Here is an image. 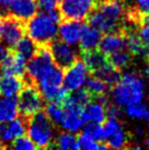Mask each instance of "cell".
I'll use <instances>...</instances> for the list:
<instances>
[{
    "label": "cell",
    "instance_id": "cell-1",
    "mask_svg": "<svg viewBox=\"0 0 149 150\" xmlns=\"http://www.w3.org/2000/svg\"><path fill=\"white\" fill-rule=\"evenodd\" d=\"M87 21L104 34L124 32L127 28L126 9L122 0H98Z\"/></svg>",
    "mask_w": 149,
    "mask_h": 150
},
{
    "label": "cell",
    "instance_id": "cell-33",
    "mask_svg": "<svg viewBox=\"0 0 149 150\" xmlns=\"http://www.w3.org/2000/svg\"><path fill=\"white\" fill-rule=\"evenodd\" d=\"M126 10L138 16H149V0H133L132 7Z\"/></svg>",
    "mask_w": 149,
    "mask_h": 150
},
{
    "label": "cell",
    "instance_id": "cell-10",
    "mask_svg": "<svg viewBox=\"0 0 149 150\" xmlns=\"http://www.w3.org/2000/svg\"><path fill=\"white\" fill-rule=\"evenodd\" d=\"M104 128V142L112 149H123L126 148L128 139L125 132L121 126V122L114 118H106Z\"/></svg>",
    "mask_w": 149,
    "mask_h": 150
},
{
    "label": "cell",
    "instance_id": "cell-23",
    "mask_svg": "<svg viewBox=\"0 0 149 150\" xmlns=\"http://www.w3.org/2000/svg\"><path fill=\"white\" fill-rule=\"evenodd\" d=\"M91 75H94L96 77L101 78L102 80H104L109 84V87L115 86L122 78V74H121L120 69L112 66L110 63L104 65L102 68H100L99 70L95 71L94 74H91Z\"/></svg>",
    "mask_w": 149,
    "mask_h": 150
},
{
    "label": "cell",
    "instance_id": "cell-4",
    "mask_svg": "<svg viewBox=\"0 0 149 150\" xmlns=\"http://www.w3.org/2000/svg\"><path fill=\"white\" fill-rule=\"evenodd\" d=\"M26 124H28L26 134L31 138V140L35 144L36 148L40 149L52 148L56 137L55 125L48 118L45 110H42L32 116L28 117Z\"/></svg>",
    "mask_w": 149,
    "mask_h": 150
},
{
    "label": "cell",
    "instance_id": "cell-18",
    "mask_svg": "<svg viewBox=\"0 0 149 150\" xmlns=\"http://www.w3.org/2000/svg\"><path fill=\"white\" fill-rule=\"evenodd\" d=\"M108 118L106 106L100 101H94L88 103L82 110V120L86 123H99L103 124Z\"/></svg>",
    "mask_w": 149,
    "mask_h": 150
},
{
    "label": "cell",
    "instance_id": "cell-32",
    "mask_svg": "<svg viewBox=\"0 0 149 150\" xmlns=\"http://www.w3.org/2000/svg\"><path fill=\"white\" fill-rule=\"evenodd\" d=\"M9 148H13L16 150H33L36 149V146L29 136H20V137L16 138L11 144Z\"/></svg>",
    "mask_w": 149,
    "mask_h": 150
},
{
    "label": "cell",
    "instance_id": "cell-19",
    "mask_svg": "<svg viewBox=\"0 0 149 150\" xmlns=\"http://www.w3.org/2000/svg\"><path fill=\"white\" fill-rule=\"evenodd\" d=\"M17 96H0V124H6L19 116Z\"/></svg>",
    "mask_w": 149,
    "mask_h": 150
},
{
    "label": "cell",
    "instance_id": "cell-36",
    "mask_svg": "<svg viewBox=\"0 0 149 150\" xmlns=\"http://www.w3.org/2000/svg\"><path fill=\"white\" fill-rule=\"evenodd\" d=\"M10 50H11L10 48H8L4 43L0 41V65H1V63L4 62V59L7 57V55L9 54ZM0 74H1V71H0Z\"/></svg>",
    "mask_w": 149,
    "mask_h": 150
},
{
    "label": "cell",
    "instance_id": "cell-30",
    "mask_svg": "<svg viewBox=\"0 0 149 150\" xmlns=\"http://www.w3.org/2000/svg\"><path fill=\"white\" fill-rule=\"evenodd\" d=\"M126 114L127 116L136 120H146L149 114L148 108H146L145 104H143L141 102L131 104L126 106Z\"/></svg>",
    "mask_w": 149,
    "mask_h": 150
},
{
    "label": "cell",
    "instance_id": "cell-14",
    "mask_svg": "<svg viewBox=\"0 0 149 150\" xmlns=\"http://www.w3.org/2000/svg\"><path fill=\"white\" fill-rule=\"evenodd\" d=\"M37 10V0H13L9 8V14L26 22L36 14Z\"/></svg>",
    "mask_w": 149,
    "mask_h": 150
},
{
    "label": "cell",
    "instance_id": "cell-15",
    "mask_svg": "<svg viewBox=\"0 0 149 150\" xmlns=\"http://www.w3.org/2000/svg\"><path fill=\"white\" fill-rule=\"evenodd\" d=\"M26 63L28 62L24 58H22L20 55H18L14 50H11L0 65L1 75L4 74V75H14L23 77L25 74Z\"/></svg>",
    "mask_w": 149,
    "mask_h": 150
},
{
    "label": "cell",
    "instance_id": "cell-22",
    "mask_svg": "<svg viewBox=\"0 0 149 150\" xmlns=\"http://www.w3.org/2000/svg\"><path fill=\"white\" fill-rule=\"evenodd\" d=\"M38 47L40 46L37 45L33 40H31L29 36H23L12 50H14L18 55H20L22 58H24L28 62L36 54Z\"/></svg>",
    "mask_w": 149,
    "mask_h": 150
},
{
    "label": "cell",
    "instance_id": "cell-29",
    "mask_svg": "<svg viewBox=\"0 0 149 150\" xmlns=\"http://www.w3.org/2000/svg\"><path fill=\"white\" fill-rule=\"evenodd\" d=\"M136 31L144 45L149 48V16H139L136 21Z\"/></svg>",
    "mask_w": 149,
    "mask_h": 150
},
{
    "label": "cell",
    "instance_id": "cell-20",
    "mask_svg": "<svg viewBox=\"0 0 149 150\" xmlns=\"http://www.w3.org/2000/svg\"><path fill=\"white\" fill-rule=\"evenodd\" d=\"M82 59L87 65L90 74H94L95 71H98L100 68L109 63L108 56L103 54L99 48L82 52Z\"/></svg>",
    "mask_w": 149,
    "mask_h": 150
},
{
    "label": "cell",
    "instance_id": "cell-37",
    "mask_svg": "<svg viewBox=\"0 0 149 150\" xmlns=\"http://www.w3.org/2000/svg\"><path fill=\"white\" fill-rule=\"evenodd\" d=\"M146 75H147V77L149 78V66H148V68H147V70H146Z\"/></svg>",
    "mask_w": 149,
    "mask_h": 150
},
{
    "label": "cell",
    "instance_id": "cell-31",
    "mask_svg": "<svg viewBox=\"0 0 149 150\" xmlns=\"http://www.w3.org/2000/svg\"><path fill=\"white\" fill-rule=\"evenodd\" d=\"M83 132L89 134L92 138L100 142H104V128L99 123H86L83 125ZM105 144V142H104Z\"/></svg>",
    "mask_w": 149,
    "mask_h": 150
},
{
    "label": "cell",
    "instance_id": "cell-24",
    "mask_svg": "<svg viewBox=\"0 0 149 150\" xmlns=\"http://www.w3.org/2000/svg\"><path fill=\"white\" fill-rule=\"evenodd\" d=\"M108 88L109 84L104 80L94 75H92L91 77H88L87 81H86V89L91 93L93 99L96 96H102V94H105L108 91Z\"/></svg>",
    "mask_w": 149,
    "mask_h": 150
},
{
    "label": "cell",
    "instance_id": "cell-5",
    "mask_svg": "<svg viewBox=\"0 0 149 150\" xmlns=\"http://www.w3.org/2000/svg\"><path fill=\"white\" fill-rule=\"evenodd\" d=\"M20 116L28 118L45 108V99L34 83H25L18 98Z\"/></svg>",
    "mask_w": 149,
    "mask_h": 150
},
{
    "label": "cell",
    "instance_id": "cell-9",
    "mask_svg": "<svg viewBox=\"0 0 149 150\" xmlns=\"http://www.w3.org/2000/svg\"><path fill=\"white\" fill-rule=\"evenodd\" d=\"M90 71L83 59H78L74 65L65 69L64 74V87L68 91H74L86 84Z\"/></svg>",
    "mask_w": 149,
    "mask_h": 150
},
{
    "label": "cell",
    "instance_id": "cell-25",
    "mask_svg": "<svg viewBox=\"0 0 149 150\" xmlns=\"http://www.w3.org/2000/svg\"><path fill=\"white\" fill-rule=\"evenodd\" d=\"M132 53L127 48H125V50H121L118 52H115L113 54L109 55L108 60L112 66L122 70L129 65L131 60H132Z\"/></svg>",
    "mask_w": 149,
    "mask_h": 150
},
{
    "label": "cell",
    "instance_id": "cell-6",
    "mask_svg": "<svg viewBox=\"0 0 149 150\" xmlns=\"http://www.w3.org/2000/svg\"><path fill=\"white\" fill-rule=\"evenodd\" d=\"M25 23L12 14L0 17V41L10 50H13L21 38L26 35Z\"/></svg>",
    "mask_w": 149,
    "mask_h": 150
},
{
    "label": "cell",
    "instance_id": "cell-38",
    "mask_svg": "<svg viewBox=\"0 0 149 150\" xmlns=\"http://www.w3.org/2000/svg\"><path fill=\"white\" fill-rule=\"evenodd\" d=\"M0 149H2V145H1V136H0Z\"/></svg>",
    "mask_w": 149,
    "mask_h": 150
},
{
    "label": "cell",
    "instance_id": "cell-34",
    "mask_svg": "<svg viewBox=\"0 0 149 150\" xmlns=\"http://www.w3.org/2000/svg\"><path fill=\"white\" fill-rule=\"evenodd\" d=\"M62 0H37L38 9L42 11H50L53 9H58Z\"/></svg>",
    "mask_w": 149,
    "mask_h": 150
},
{
    "label": "cell",
    "instance_id": "cell-27",
    "mask_svg": "<svg viewBox=\"0 0 149 150\" xmlns=\"http://www.w3.org/2000/svg\"><path fill=\"white\" fill-rule=\"evenodd\" d=\"M77 138H78V145L80 149L103 150V149H108L109 148L106 144L95 140L94 138H92L89 134H87L86 132H83V130H82V133H80L78 136H77Z\"/></svg>",
    "mask_w": 149,
    "mask_h": 150
},
{
    "label": "cell",
    "instance_id": "cell-28",
    "mask_svg": "<svg viewBox=\"0 0 149 150\" xmlns=\"http://www.w3.org/2000/svg\"><path fill=\"white\" fill-rule=\"evenodd\" d=\"M67 98L70 102L82 108L93 100V96L91 93L88 91L87 89H82V88L77 89L74 91H70Z\"/></svg>",
    "mask_w": 149,
    "mask_h": 150
},
{
    "label": "cell",
    "instance_id": "cell-26",
    "mask_svg": "<svg viewBox=\"0 0 149 150\" xmlns=\"http://www.w3.org/2000/svg\"><path fill=\"white\" fill-rule=\"evenodd\" d=\"M45 112L50 121L53 122L55 126L62 125L64 117H65V108L60 103L57 102H48L45 106Z\"/></svg>",
    "mask_w": 149,
    "mask_h": 150
},
{
    "label": "cell",
    "instance_id": "cell-2",
    "mask_svg": "<svg viewBox=\"0 0 149 150\" xmlns=\"http://www.w3.org/2000/svg\"><path fill=\"white\" fill-rule=\"evenodd\" d=\"M62 21L59 9L36 13L25 23L26 35L38 46H47L58 35V26Z\"/></svg>",
    "mask_w": 149,
    "mask_h": 150
},
{
    "label": "cell",
    "instance_id": "cell-21",
    "mask_svg": "<svg viewBox=\"0 0 149 150\" xmlns=\"http://www.w3.org/2000/svg\"><path fill=\"white\" fill-rule=\"evenodd\" d=\"M52 148H57V149L62 150L79 149L78 138H77V136H74V133L67 132V130L62 132V133L56 135Z\"/></svg>",
    "mask_w": 149,
    "mask_h": 150
},
{
    "label": "cell",
    "instance_id": "cell-8",
    "mask_svg": "<svg viewBox=\"0 0 149 150\" xmlns=\"http://www.w3.org/2000/svg\"><path fill=\"white\" fill-rule=\"evenodd\" d=\"M48 46L54 63L64 70L69 68L79 59V52L74 48V45H70L62 40H55Z\"/></svg>",
    "mask_w": 149,
    "mask_h": 150
},
{
    "label": "cell",
    "instance_id": "cell-3",
    "mask_svg": "<svg viewBox=\"0 0 149 150\" xmlns=\"http://www.w3.org/2000/svg\"><path fill=\"white\" fill-rule=\"evenodd\" d=\"M145 93L144 81L138 74L126 72L121 80L112 87L111 96L115 104L127 106L141 102Z\"/></svg>",
    "mask_w": 149,
    "mask_h": 150
},
{
    "label": "cell",
    "instance_id": "cell-13",
    "mask_svg": "<svg viewBox=\"0 0 149 150\" xmlns=\"http://www.w3.org/2000/svg\"><path fill=\"white\" fill-rule=\"evenodd\" d=\"M82 21L76 20H62L58 26V35L59 38L64 42L68 43L70 45L79 44L80 34L82 30Z\"/></svg>",
    "mask_w": 149,
    "mask_h": 150
},
{
    "label": "cell",
    "instance_id": "cell-12",
    "mask_svg": "<svg viewBox=\"0 0 149 150\" xmlns=\"http://www.w3.org/2000/svg\"><path fill=\"white\" fill-rule=\"evenodd\" d=\"M99 48L103 54L106 56L113 54L115 52H118L121 50L127 48L126 44V36L124 32H111L105 33L104 36H102L101 41L99 43Z\"/></svg>",
    "mask_w": 149,
    "mask_h": 150
},
{
    "label": "cell",
    "instance_id": "cell-39",
    "mask_svg": "<svg viewBox=\"0 0 149 150\" xmlns=\"http://www.w3.org/2000/svg\"><path fill=\"white\" fill-rule=\"evenodd\" d=\"M146 121L148 122V124H149V114H148V116H147V118H146Z\"/></svg>",
    "mask_w": 149,
    "mask_h": 150
},
{
    "label": "cell",
    "instance_id": "cell-11",
    "mask_svg": "<svg viewBox=\"0 0 149 150\" xmlns=\"http://www.w3.org/2000/svg\"><path fill=\"white\" fill-rule=\"evenodd\" d=\"M26 129H28L26 118L22 116L17 117L6 124H0V136H1L2 149L9 148L10 144L16 138L25 135Z\"/></svg>",
    "mask_w": 149,
    "mask_h": 150
},
{
    "label": "cell",
    "instance_id": "cell-7",
    "mask_svg": "<svg viewBox=\"0 0 149 150\" xmlns=\"http://www.w3.org/2000/svg\"><path fill=\"white\" fill-rule=\"evenodd\" d=\"M98 0H62L59 11L62 20L83 21L94 9Z\"/></svg>",
    "mask_w": 149,
    "mask_h": 150
},
{
    "label": "cell",
    "instance_id": "cell-16",
    "mask_svg": "<svg viewBox=\"0 0 149 150\" xmlns=\"http://www.w3.org/2000/svg\"><path fill=\"white\" fill-rule=\"evenodd\" d=\"M25 86L23 77L14 75L0 76V96H17L20 94Z\"/></svg>",
    "mask_w": 149,
    "mask_h": 150
},
{
    "label": "cell",
    "instance_id": "cell-35",
    "mask_svg": "<svg viewBox=\"0 0 149 150\" xmlns=\"http://www.w3.org/2000/svg\"><path fill=\"white\" fill-rule=\"evenodd\" d=\"M106 114H108V118H114V120H118L120 121L122 117V110H121L120 105L117 104H109L106 108Z\"/></svg>",
    "mask_w": 149,
    "mask_h": 150
},
{
    "label": "cell",
    "instance_id": "cell-17",
    "mask_svg": "<svg viewBox=\"0 0 149 150\" xmlns=\"http://www.w3.org/2000/svg\"><path fill=\"white\" fill-rule=\"evenodd\" d=\"M101 38H102V32H100L99 30L93 28L92 25L83 23L80 40H79L80 50L87 52V50H95L99 46Z\"/></svg>",
    "mask_w": 149,
    "mask_h": 150
}]
</instances>
